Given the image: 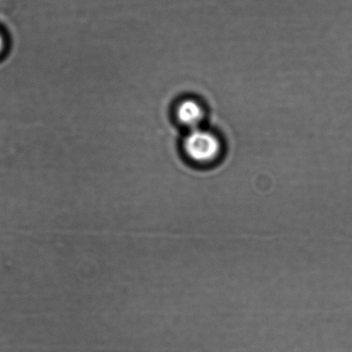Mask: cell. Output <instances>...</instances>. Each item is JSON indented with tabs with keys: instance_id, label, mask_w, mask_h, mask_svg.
Wrapping results in <instances>:
<instances>
[{
	"instance_id": "cell-2",
	"label": "cell",
	"mask_w": 352,
	"mask_h": 352,
	"mask_svg": "<svg viewBox=\"0 0 352 352\" xmlns=\"http://www.w3.org/2000/svg\"><path fill=\"white\" fill-rule=\"evenodd\" d=\"M176 115L181 124L192 131L200 128L204 118V111L203 106L197 101L186 99L177 105Z\"/></svg>"
},
{
	"instance_id": "cell-3",
	"label": "cell",
	"mask_w": 352,
	"mask_h": 352,
	"mask_svg": "<svg viewBox=\"0 0 352 352\" xmlns=\"http://www.w3.org/2000/svg\"><path fill=\"white\" fill-rule=\"evenodd\" d=\"M3 49H4V39L1 35H0V53L2 52Z\"/></svg>"
},
{
	"instance_id": "cell-1",
	"label": "cell",
	"mask_w": 352,
	"mask_h": 352,
	"mask_svg": "<svg viewBox=\"0 0 352 352\" xmlns=\"http://www.w3.org/2000/svg\"><path fill=\"white\" fill-rule=\"evenodd\" d=\"M184 150L193 163L210 166L221 155V144L213 133L198 128L188 133L184 142Z\"/></svg>"
}]
</instances>
